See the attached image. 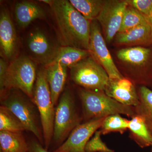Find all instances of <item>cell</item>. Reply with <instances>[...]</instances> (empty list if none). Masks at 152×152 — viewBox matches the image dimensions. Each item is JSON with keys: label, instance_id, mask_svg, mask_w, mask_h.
Returning a JSON list of instances; mask_svg holds the SVG:
<instances>
[{"label": "cell", "instance_id": "18", "mask_svg": "<svg viewBox=\"0 0 152 152\" xmlns=\"http://www.w3.org/2000/svg\"><path fill=\"white\" fill-rule=\"evenodd\" d=\"M128 130L130 137L139 147L143 148L151 146L152 134L141 117L136 115L131 118Z\"/></svg>", "mask_w": 152, "mask_h": 152}, {"label": "cell", "instance_id": "2", "mask_svg": "<svg viewBox=\"0 0 152 152\" xmlns=\"http://www.w3.org/2000/svg\"><path fill=\"white\" fill-rule=\"evenodd\" d=\"M78 95L84 122L120 114L132 118L137 115L135 107L120 103L105 92H97L80 88Z\"/></svg>", "mask_w": 152, "mask_h": 152}, {"label": "cell", "instance_id": "6", "mask_svg": "<svg viewBox=\"0 0 152 152\" xmlns=\"http://www.w3.org/2000/svg\"><path fill=\"white\" fill-rule=\"evenodd\" d=\"M1 106L5 107L21 122L26 130L31 132L44 146L42 128L34 103L29 98L10 90L1 94Z\"/></svg>", "mask_w": 152, "mask_h": 152}, {"label": "cell", "instance_id": "4", "mask_svg": "<svg viewBox=\"0 0 152 152\" xmlns=\"http://www.w3.org/2000/svg\"><path fill=\"white\" fill-rule=\"evenodd\" d=\"M35 64L28 57L15 58L9 65L5 75L0 80L1 94L11 89H18L33 101L37 79Z\"/></svg>", "mask_w": 152, "mask_h": 152}, {"label": "cell", "instance_id": "21", "mask_svg": "<svg viewBox=\"0 0 152 152\" xmlns=\"http://www.w3.org/2000/svg\"><path fill=\"white\" fill-rule=\"evenodd\" d=\"M28 149L23 133L0 131V152H28Z\"/></svg>", "mask_w": 152, "mask_h": 152}, {"label": "cell", "instance_id": "19", "mask_svg": "<svg viewBox=\"0 0 152 152\" xmlns=\"http://www.w3.org/2000/svg\"><path fill=\"white\" fill-rule=\"evenodd\" d=\"M151 56V49L142 46L122 49L117 54L118 58L122 61L139 67L147 64Z\"/></svg>", "mask_w": 152, "mask_h": 152}, {"label": "cell", "instance_id": "1", "mask_svg": "<svg viewBox=\"0 0 152 152\" xmlns=\"http://www.w3.org/2000/svg\"><path fill=\"white\" fill-rule=\"evenodd\" d=\"M64 46L88 50L91 21L67 0L53 1L51 6Z\"/></svg>", "mask_w": 152, "mask_h": 152}, {"label": "cell", "instance_id": "17", "mask_svg": "<svg viewBox=\"0 0 152 152\" xmlns=\"http://www.w3.org/2000/svg\"><path fill=\"white\" fill-rule=\"evenodd\" d=\"M90 56L91 54L88 50L71 46L59 47L53 59L49 65L59 64L71 68Z\"/></svg>", "mask_w": 152, "mask_h": 152}, {"label": "cell", "instance_id": "26", "mask_svg": "<svg viewBox=\"0 0 152 152\" xmlns=\"http://www.w3.org/2000/svg\"><path fill=\"white\" fill-rule=\"evenodd\" d=\"M102 133L98 130L94 134L86 145V152H115L105 143L102 138Z\"/></svg>", "mask_w": 152, "mask_h": 152}, {"label": "cell", "instance_id": "15", "mask_svg": "<svg viewBox=\"0 0 152 152\" xmlns=\"http://www.w3.org/2000/svg\"><path fill=\"white\" fill-rule=\"evenodd\" d=\"M67 67L59 64H53L46 66L45 72L52 102L57 106L64 89L67 77Z\"/></svg>", "mask_w": 152, "mask_h": 152}, {"label": "cell", "instance_id": "32", "mask_svg": "<svg viewBox=\"0 0 152 152\" xmlns=\"http://www.w3.org/2000/svg\"><path fill=\"white\" fill-rule=\"evenodd\" d=\"M151 148H152V144L151 146Z\"/></svg>", "mask_w": 152, "mask_h": 152}, {"label": "cell", "instance_id": "9", "mask_svg": "<svg viewBox=\"0 0 152 152\" xmlns=\"http://www.w3.org/2000/svg\"><path fill=\"white\" fill-rule=\"evenodd\" d=\"M129 6L126 1H105L96 20L103 29L105 39L110 43L119 31L123 16Z\"/></svg>", "mask_w": 152, "mask_h": 152}, {"label": "cell", "instance_id": "11", "mask_svg": "<svg viewBox=\"0 0 152 152\" xmlns=\"http://www.w3.org/2000/svg\"><path fill=\"white\" fill-rule=\"evenodd\" d=\"M27 44L33 58L46 66L52 62L59 48L55 46L45 33L39 29L30 33Z\"/></svg>", "mask_w": 152, "mask_h": 152}, {"label": "cell", "instance_id": "20", "mask_svg": "<svg viewBox=\"0 0 152 152\" xmlns=\"http://www.w3.org/2000/svg\"><path fill=\"white\" fill-rule=\"evenodd\" d=\"M137 90L139 103L134 107L136 114L142 118L152 134V90L146 86H140Z\"/></svg>", "mask_w": 152, "mask_h": 152}, {"label": "cell", "instance_id": "28", "mask_svg": "<svg viewBox=\"0 0 152 152\" xmlns=\"http://www.w3.org/2000/svg\"><path fill=\"white\" fill-rule=\"evenodd\" d=\"M28 142V152H51L46 149L45 147L37 140H30Z\"/></svg>", "mask_w": 152, "mask_h": 152}, {"label": "cell", "instance_id": "24", "mask_svg": "<svg viewBox=\"0 0 152 152\" xmlns=\"http://www.w3.org/2000/svg\"><path fill=\"white\" fill-rule=\"evenodd\" d=\"M26 128L20 120L5 107H0V131L22 133Z\"/></svg>", "mask_w": 152, "mask_h": 152}, {"label": "cell", "instance_id": "25", "mask_svg": "<svg viewBox=\"0 0 152 152\" xmlns=\"http://www.w3.org/2000/svg\"><path fill=\"white\" fill-rule=\"evenodd\" d=\"M146 23H148L143 15L136 9L129 5L124 13L121 25L118 33L126 31Z\"/></svg>", "mask_w": 152, "mask_h": 152}, {"label": "cell", "instance_id": "7", "mask_svg": "<svg viewBox=\"0 0 152 152\" xmlns=\"http://www.w3.org/2000/svg\"><path fill=\"white\" fill-rule=\"evenodd\" d=\"M72 81L83 88L97 92H105L109 77L103 67L90 56L70 68Z\"/></svg>", "mask_w": 152, "mask_h": 152}, {"label": "cell", "instance_id": "16", "mask_svg": "<svg viewBox=\"0 0 152 152\" xmlns=\"http://www.w3.org/2000/svg\"><path fill=\"white\" fill-rule=\"evenodd\" d=\"M15 15L18 26L21 28L28 27L35 20L45 17V13L39 6L27 1H22L16 4Z\"/></svg>", "mask_w": 152, "mask_h": 152}, {"label": "cell", "instance_id": "13", "mask_svg": "<svg viewBox=\"0 0 152 152\" xmlns=\"http://www.w3.org/2000/svg\"><path fill=\"white\" fill-rule=\"evenodd\" d=\"M1 53L5 58L13 60L18 48V38L8 10L1 9L0 13Z\"/></svg>", "mask_w": 152, "mask_h": 152}, {"label": "cell", "instance_id": "5", "mask_svg": "<svg viewBox=\"0 0 152 152\" xmlns=\"http://www.w3.org/2000/svg\"><path fill=\"white\" fill-rule=\"evenodd\" d=\"M33 102L39 111L42 130L44 147L49 150L51 145L55 115V110L46 75L45 69L37 73L34 89Z\"/></svg>", "mask_w": 152, "mask_h": 152}, {"label": "cell", "instance_id": "10", "mask_svg": "<svg viewBox=\"0 0 152 152\" xmlns=\"http://www.w3.org/2000/svg\"><path fill=\"white\" fill-rule=\"evenodd\" d=\"M104 118L80 124L72 131L65 141L53 152H86L85 148L87 143L99 129Z\"/></svg>", "mask_w": 152, "mask_h": 152}, {"label": "cell", "instance_id": "29", "mask_svg": "<svg viewBox=\"0 0 152 152\" xmlns=\"http://www.w3.org/2000/svg\"><path fill=\"white\" fill-rule=\"evenodd\" d=\"M9 65L4 59H0V80H2L5 75Z\"/></svg>", "mask_w": 152, "mask_h": 152}, {"label": "cell", "instance_id": "12", "mask_svg": "<svg viewBox=\"0 0 152 152\" xmlns=\"http://www.w3.org/2000/svg\"><path fill=\"white\" fill-rule=\"evenodd\" d=\"M105 93L117 102L125 105L135 107L139 98L135 85L127 78L109 79Z\"/></svg>", "mask_w": 152, "mask_h": 152}, {"label": "cell", "instance_id": "31", "mask_svg": "<svg viewBox=\"0 0 152 152\" xmlns=\"http://www.w3.org/2000/svg\"><path fill=\"white\" fill-rule=\"evenodd\" d=\"M41 1L43 2L46 3V4H48L50 6H51L53 2V1H50V0H43V1Z\"/></svg>", "mask_w": 152, "mask_h": 152}, {"label": "cell", "instance_id": "22", "mask_svg": "<svg viewBox=\"0 0 152 152\" xmlns=\"http://www.w3.org/2000/svg\"><path fill=\"white\" fill-rule=\"evenodd\" d=\"M70 2L78 11L90 21L97 18L105 1L102 0H70Z\"/></svg>", "mask_w": 152, "mask_h": 152}, {"label": "cell", "instance_id": "30", "mask_svg": "<svg viewBox=\"0 0 152 152\" xmlns=\"http://www.w3.org/2000/svg\"><path fill=\"white\" fill-rule=\"evenodd\" d=\"M148 23L152 28V10L147 15H143Z\"/></svg>", "mask_w": 152, "mask_h": 152}, {"label": "cell", "instance_id": "27", "mask_svg": "<svg viewBox=\"0 0 152 152\" xmlns=\"http://www.w3.org/2000/svg\"><path fill=\"white\" fill-rule=\"evenodd\" d=\"M129 5L140 12L143 15H147L152 10V0H128Z\"/></svg>", "mask_w": 152, "mask_h": 152}, {"label": "cell", "instance_id": "3", "mask_svg": "<svg viewBox=\"0 0 152 152\" xmlns=\"http://www.w3.org/2000/svg\"><path fill=\"white\" fill-rule=\"evenodd\" d=\"M83 121V116L78 110L73 94L70 90L67 89L60 96L55 110L51 143L54 146L53 152L65 141L72 131Z\"/></svg>", "mask_w": 152, "mask_h": 152}, {"label": "cell", "instance_id": "33", "mask_svg": "<svg viewBox=\"0 0 152 152\" xmlns=\"http://www.w3.org/2000/svg\"><path fill=\"white\" fill-rule=\"evenodd\" d=\"M151 86H152V84H151Z\"/></svg>", "mask_w": 152, "mask_h": 152}, {"label": "cell", "instance_id": "14", "mask_svg": "<svg viewBox=\"0 0 152 152\" xmlns=\"http://www.w3.org/2000/svg\"><path fill=\"white\" fill-rule=\"evenodd\" d=\"M114 42L120 45H146L152 44V28L148 23L118 33Z\"/></svg>", "mask_w": 152, "mask_h": 152}, {"label": "cell", "instance_id": "23", "mask_svg": "<svg viewBox=\"0 0 152 152\" xmlns=\"http://www.w3.org/2000/svg\"><path fill=\"white\" fill-rule=\"evenodd\" d=\"M129 120L123 118L120 114H115L106 117L99 130L102 135L112 132L123 134L127 131Z\"/></svg>", "mask_w": 152, "mask_h": 152}, {"label": "cell", "instance_id": "8", "mask_svg": "<svg viewBox=\"0 0 152 152\" xmlns=\"http://www.w3.org/2000/svg\"><path fill=\"white\" fill-rule=\"evenodd\" d=\"M88 51L91 56L104 69L110 79H118L124 77L114 63L96 20L91 21Z\"/></svg>", "mask_w": 152, "mask_h": 152}]
</instances>
